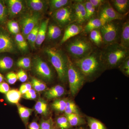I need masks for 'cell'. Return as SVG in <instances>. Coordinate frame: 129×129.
I'll list each match as a JSON object with an SVG mask.
<instances>
[{"instance_id": "obj_42", "label": "cell", "mask_w": 129, "mask_h": 129, "mask_svg": "<svg viewBox=\"0 0 129 129\" xmlns=\"http://www.w3.org/2000/svg\"><path fill=\"white\" fill-rule=\"evenodd\" d=\"M32 85L31 83H24L21 85L19 89V91L21 94H24L28 91L31 89Z\"/></svg>"}, {"instance_id": "obj_39", "label": "cell", "mask_w": 129, "mask_h": 129, "mask_svg": "<svg viewBox=\"0 0 129 129\" xmlns=\"http://www.w3.org/2000/svg\"><path fill=\"white\" fill-rule=\"evenodd\" d=\"M120 70L126 76L129 75V57H128L119 66Z\"/></svg>"}, {"instance_id": "obj_41", "label": "cell", "mask_w": 129, "mask_h": 129, "mask_svg": "<svg viewBox=\"0 0 129 129\" xmlns=\"http://www.w3.org/2000/svg\"><path fill=\"white\" fill-rule=\"evenodd\" d=\"M52 121L51 119L42 121L40 125V129H52Z\"/></svg>"}, {"instance_id": "obj_15", "label": "cell", "mask_w": 129, "mask_h": 129, "mask_svg": "<svg viewBox=\"0 0 129 129\" xmlns=\"http://www.w3.org/2000/svg\"><path fill=\"white\" fill-rule=\"evenodd\" d=\"M98 17L94 16L89 19L83 26V35L88 34L91 31L95 29H99L106 23Z\"/></svg>"}, {"instance_id": "obj_27", "label": "cell", "mask_w": 129, "mask_h": 129, "mask_svg": "<svg viewBox=\"0 0 129 129\" xmlns=\"http://www.w3.org/2000/svg\"><path fill=\"white\" fill-rule=\"evenodd\" d=\"M35 109L36 112L42 115H46L48 112V106L46 102L40 99L38 101L35 106Z\"/></svg>"}, {"instance_id": "obj_18", "label": "cell", "mask_w": 129, "mask_h": 129, "mask_svg": "<svg viewBox=\"0 0 129 129\" xmlns=\"http://www.w3.org/2000/svg\"><path fill=\"white\" fill-rule=\"evenodd\" d=\"M49 22V19H46L42 21L40 25L35 43V45L37 46H40L45 39Z\"/></svg>"}, {"instance_id": "obj_4", "label": "cell", "mask_w": 129, "mask_h": 129, "mask_svg": "<svg viewBox=\"0 0 129 129\" xmlns=\"http://www.w3.org/2000/svg\"><path fill=\"white\" fill-rule=\"evenodd\" d=\"M45 52L56 70L59 79L63 83L66 82L68 79V56L60 48L55 47H48Z\"/></svg>"}, {"instance_id": "obj_30", "label": "cell", "mask_w": 129, "mask_h": 129, "mask_svg": "<svg viewBox=\"0 0 129 129\" xmlns=\"http://www.w3.org/2000/svg\"><path fill=\"white\" fill-rule=\"evenodd\" d=\"M31 84L35 90L38 92L44 91L47 89L45 83L36 78H32Z\"/></svg>"}, {"instance_id": "obj_28", "label": "cell", "mask_w": 129, "mask_h": 129, "mask_svg": "<svg viewBox=\"0 0 129 129\" xmlns=\"http://www.w3.org/2000/svg\"><path fill=\"white\" fill-rule=\"evenodd\" d=\"M19 113L21 118L25 123H27L29 118L33 112L31 109L27 108L21 105L18 106Z\"/></svg>"}, {"instance_id": "obj_46", "label": "cell", "mask_w": 129, "mask_h": 129, "mask_svg": "<svg viewBox=\"0 0 129 129\" xmlns=\"http://www.w3.org/2000/svg\"><path fill=\"white\" fill-rule=\"evenodd\" d=\"M9 86L7 83L2 82L0 83V92L6 94L9 90Z\"/></svg>"}, {"instance_id": "obj_38", "label": "cell", "mask_w": 129, "mask_h": 129, "mask_svg": "<svg viewBox=\"0 0 129 129\" xmlns=\"http://www.w3.org/2000/svg\"><path fill=\"white\" fill-rule=\"evenodd\" d=\"M57 123L59 128L61 129H68L69 128V123L66 117H59L57 119Z\"/></svg>"}, {"instance_id": "obj_33", "label": "cell", "mask_w": 129, "mask_h": 129, "mask_svg": "<svg viewBox=\"0 0 129 129\" xmlns=\"http://www.w3.org/2000/svg\"><path fill=\"white\" fill-rule=\"evenodd\" d=\"M88 122L90 129H107L102 123L94 118H88Z\"/></svg>"}, {"instance_id": "obj_21", "label": "cell", "mask_w": 129, "mask_h": 129, "mask_svg": "<svg viewBox=\"0 0 129 129\" xmlns=\"http://www.w3.org/2000/svg\"><path fill=\"white\" fill-rule=\"evenodd\" d=\"M64 91L65 90L62 86L56 85L47 90L45 93V96L48 99L58 98L62 96Z\"/></svg>"}, {"instance_id": "obj_19", "label": "cell", "mask_w": 129, "mask_h": 129, "mask_svg": "<svg viewBox=\"0 0 129 129\" xmlns=\"http://www.w3.org/2000/svg\"><path fill=\"white\" fill-rule=\"evenodd\" d=\"M120 45L129 49V21L126 20L122 24L120 42Z\"/></svg>"}, {"instance_id": "obj_47", "label": "cell", "mask_w": 129, "mask_h": 129, "mask_svg": "<svg viewBox=\"0 0 129 129\" xmlns=\"http://www.w3.org/2000/svg\"><path fill=\"white\" fill-rule=\"evenodd\" d=\"M29 129H40L39 125L37 122H32L29 125Z\"/></svg>"}, {"instance_id": "obj_23", "label": "cell", "mask_w": 129, "mask_h": 129, "mask_svg": "<svg viewBox=\"0 0 129 129\" xmlns=\"http://www.w3.org/2000/svg\"><path fill=\"white\" fill-rule=\"evenodd\" d=\"M89 34V39L94 45L98 48L103 46L102 37L99 29L92 30Z\"/></svg>"}, {"instance_id": "obj_49", "label": "cell", "mask_w": 129, "mask_h": 129, "mask_svg": "<svg viewBox=\"0 0 129 129\" xmlns=\"http://www.w3.org/2000/svg\"></svg>"}, {"instance_id": "obj_13", "label": "cell", "mask_w": 129, "mask_h": 129, "mask_svg": "<svg viewBox=\"0 0 129 129\" xmlns=\"http://www.w3.org/2000/svg\"><path fill=\"white\" fill-rule=\"evenodd\" d=\"M83 26L76 22L69 24L65 28L64 34L60 41L62 45L68 41L82 33Z\"/></svg>"}, {"instance_id": "obj_37", "label": "cell", "mask_w": 129, "mask_h": 129, "mask_svg": "<svg viewBox=\"0 0 129 129\" xmlns=\"http://www.w3.org/2000/svg\"><path fill=\"white\" fill-rule=\"evenodd\" d=\"M17 64L23 69H28L31 67V60L28 57L22 58L18 61Z\"/></svg>"}, {"instance_id": "obj_36", "label": "cell", "mask_w": 129, "mask_h": 129, "mask_svg": "<svg viewBox=\"0 0 129 129\" xmlns=\"http://www.w3.org/2000/svg\"><path fill=\"white\" fill-rule=\"evenodd\" d=\"M7 26L8 30L12 34L16 35L19 33V25L16 21L13 20L8 21L7 22Z\"/></svg>"}, {"instance_id": "obj_22", "label": "cell", "mask_w": 129, "mask_h": 129, "mask_svg": "<svg viewBox=\"0 0 129 129\" xmlns=\"http://www.w3.org/2000/svg\"><path fill=\"white\" fill-rule=\"evenodd\" d=\"M72 1L69 0H51L48 1V6L50 14L57 10L68 6L72 3Z\"/></svg>"}, {"instance_id": "obj_20", "label": "cell", "mask_w": 129, "mask_h": 129, "mask_svg": "<svg viewBox=\"0 0 129 129\" xmlns=\"http://www.w3.org/2000/svg\"><path fill=\"white\" fill-rule=\"evenodd\" d=\"M61 28L57 24L48 25L46 35L49 40H56L61 37Z\"/></svg>"}, {"instance_id": "obj_26", "label": "cell", "mask_w": 129, "mask_h": 129, "mask_svg": "<svg viewBox=\"0 0 129 129\" xmlns=\"http://www.w3.org/2000/svg\"><path fill=\"white\" fill-rule=\"evenodd\" d=\"M70 125L71 126H76L84 123L82 118L77 114H71L66 115Z\"/></svg>"}, {"instance_id": "obj_48", "label": "cell", "mask_w": 129, "mask_h": 129, "mask_svg": "<svg viewBox=\"0 0 129 129\" xmlns=\"http://www.w3.org/2000/svg\"><path fill=\"white\" fill-rule=\"evenodd\" d=\"M4 80V78L3 76L0 73V83H2Z\"/></svg>"}, {"instance_id": "obj_24", "label": "cell", "mask_w": 129, "mask_h": 129, "mask_svg": "<svg viewBox=\"0 0 129 129\" xmlns=\"http://www.w3.org/2000/svg\"><path fill=\"white\" fill-rule=\"evenodd\" d=\"M8 101L13 104H18L21 97V94L17 89L9 90L6 94Z\"/></svg>"}, {"instance_id": "obj_9", "label": "cell", "mask_w": 129, "mask_h": 129, "mask_svg": "<svg viewBox=\"0 0 129 129\" xmlns=\"http://www.w3.org/2000/svg\"><path fill=\"white\" fill-rule=\"evenodd\" d=\"M97 13V17L106 22L115 20L121 21L125 17L118 13L114 9L109 1H105Z\"/></svg>"}, {"instance_id": "obj_16", "label": "cell", "mask_w": 129, "mask_h": 129, "mask_svg": "<svg viewBox=\"0 0 129 129\" xmlns=\"http://www.w3.org/2000/svg\"><path fill=\"white\" fill-rule=\"evenodd\" d=\"M25 4L30 11L34 12L41 13L45 12L48 7V2L41 0H27Z\"/></svg>"}, {"instance_id": "obj_25", "label": "cell", "mask_w": 129, "mask_h": 129, "mask_svg": "<svg viewBox=\"0 0 129 129\" xmlns=\"http://www.w3.org/2000/svg\"><path fill=\"white\" fill-rule=\"evenodd\" d=\"M13 60L8 56L0 58V70L6 71L11 69L13 65Z\"/></svg>"}, {"instance_id": "obj_45", "label": "cell", "mask_w": 129, "mask_h": 129, "mask_svg": "<svg viewBox=\"0 0 129 129\" xmlns=\"http://www.w3.org/2000/svg\"><path fill=\"white\" fill-rule=\"evenodd\" d=\"M92 6L95 8L96 12L98 11L100 7L103 4L105 1L104 0H89Z\"/></svg>"}, {"instance_id": "obj_5", "label": "cell", "mask_w": 129, "mask_h": 129, "mask_svg": "<svg viewBox=\"0 0 129 129\" xmlns=\"http://www.w3.org/2000/svg\"><path fill=\"white\" fill-rule=\"evenodd\" d=\"M119 20L107 22L100 29L102 37L103 46L119 43L122 29Z\"/></svg>"}, {"instance_id": "obj_7", "label": "cell", "mask_w": 129, "mask_h": 129, "mask_svg": "<svg viewBox=\"0 0 129 129\" xmlns=\"http://www.w3.org/2000/svg\"><path fill=\"white\" fill-rule=\"evenodd\" d=\"M51 15L57 24L61 28H65L69 24L76 22L72 2L68 6L53 12Z\"/></svg>"}, {"instance_id": "obj_43", "label": "cell", "mask_w": 129, "mask_h": 129, "mask_svg": "<svg viewBox=\"0 0 129 129\" xmlns=\"http://www.w3.org/2000/svg\"><path fill=\"white\" fill-rule=\"evenodd\" d=\"M17 74L18 79L21 82H25L27 80V75L23 70L22 69L20 70Z\"/></svg>"}, {"instance_id": "obj_14", "label": "cell", "mask_w": 129, "mask_h": 129, "mask_svg": "<svg viewBox=\"0 0 129 129\" xmlns=\"http://www.w3.org/2000/svg\"><path fill=\"white\" fill-rule=\"evenodd\" d=\"M8 16L11 18L15 17L24 11L25 6L23 2L20 0L6 1Z\"/></svg>"}, {"instance_id": "obj_1", "label": "cell", "mask_w": 129, "mask_h": 129, "mask_svg": "<svg viewBox=\"0 0 129 129\" xmlns=\"http://www.w3.org/2000/svg\"><path fill=\"white\" fill-rule=\"evenodd\" d=\"M72 61L85 79L97 76L106 67L102 57L101 50L97 47L88 56Z\"/></svg>"}, {"instance_id": "obj_17", "label": "cell", "mask_w": 129, "mask_h": 129, "mask_svg": "<svg viewBox=\"0 0 129 129\" xmlns=\"http://www.w3.org/2000/svg\"><path fill=\"white\" fill-rule=\"evenodd\" d=\"M114 9L118 13L125 16L129 12V0H112L109 1Z\"/></svg>"}, {"instance_id": "obj_10", "label": "cell", "mask_w": 129, "mask_h": 129, "mask_svg": "<svg viewBox=\"0 0 129 129\" xmlns=\"http://www.w3.org/2000/svg\"><path fill=\"white\" fill-rule=\"evenodd\" d=\"M33 69L35 73L44 80L50 81L53 78V73L50 68L46 62L39 57L34 58Z\"/></svg>"}, {"instance_id": "obj_8", "label": "cell", "mask_w": 129, "mask_h": 129, "mask_svg": "<svg viewBox=\"0 0 129 129\" xmlns=\"http://www.w3.org/2000/svg\"><path fill=\"white\" fill-rule=\"evenodd\" d=\"M41 17V13L32 12L24 14L21 18L19 24L23 36L26 38L28 34L39 24Z\"/></svg>"}, {"instance_id": "obj_3", "label": "cell", "mask_w": 129, "mask_h": 129, "mask_svg": "<svg viewBox=\"0 0 129 129\" xmlns=\"http://www.w3.org/2000/svg\"><path fill=\"white\" fill-rule=\"evenodd\" d=\"M101 50L102 57L106 67H119L129 57V49L123 47L119 43L106 46Z\"/></svg>"}, {"instance_id": "obj_34", "label": "cell", "mask_w": 129, "mask_h": 129, "mask_svg": "<svg viewBox=\"0 0 129 129\" xmlns=\"http://www.w3.org/2000/svg\"><path fill=\"white\" fill-rule=\"evenodd\" d=\"M64 112L66 115L71 114H78V110L76 105L74 103L70 101L67 102Z\"/></svg>"}, {"instance_id": "obj_11", "label": "cell", "mask_w": 129, "mask_h": 129, "mask_svg": "<svg viewBox=\"0 0 129 129\" xmlns=\"http://www.w3.org/2000/svg\"><path fill=\"white\" fill-rule=\"evenodd\" d=\"M16 51L15 44L9 34L5 30L0 29V53H13Z\"/></svg>"}, {"instance_id": "obj_44", "label": "cell", "mask_w": 129, "mask_h": 129, "mask_svg": "<svg viewBox=\"0 0 129 129\" xmlns=\"http://www.w3.org/2000/svg\"><path fill=\"white\" fill-rule=\"evenodd\" d=\"M23 97L26 99H34L37 97L36 92L34 89H31L24 94Z\"/></svg>"}, {"instance_id": "obj_40", "label": "cell", "mask_w": 129, "mask_h": 129, "mask_svg": "<svg viewBox=\"0 0 129 129\" xmlns=\"http://www.w3.org/2000/svg\"><path fill=\"white\" fill-rule=\"evenodd\" d=\"M8 82L10 84H13L16 83L18 79L17 74L13 72L8 73L6 75Z\"/></svg>"}, {"instance_id": "obj_35", "label": "cell", "mask_w": 129, "mask_h": 129, "mask_svg": "<svg viewBox=\"0 0 129 129\" xmlns=\"http://www.w3.org/2000/svg\"><path fill=\"white\" fill-rule=\"evenodd\" d=\"M67 102L64 99H57L55 100L52 103V108L56 111L58 112H64L66 107Z\"/></svg>"}, {"instance_id": "obj_29", "label": "cell", "mask_w": 129, "mask_h": 129, "mask_svg": "<svg viewBox=\"0 0 129 129\" xmlns=\"http://www.w3.org/2000/svg\"><path fill=\"white\" fill-rule=\"evenodd\" d=\"M16 43L19 49L22 51H25L27 50L28 44L22 35L17 34L15 38Z\"/></svg>"}, {"instance_id": "obj_2", "label": "cell", "mask_w": 129, "mask_h": 129, "mask_svg": "<svg viewBox=\"0 0 129 129\" xmlns=\"http://www.w3.org/2000/svg\"><path fill=\"white\" fill-rule=\"evenodd\" d=\"M68 41L66 50L68 54V56L72 60L83 58L88 56L96 48L84 35H79Z\"/></svg>"}, {"instance_id": "obj_12", "label": "cell", "mask_w": 129, "mask_h": 129, "mask_svg": "<svg viewBox=\"0 0 129 129\" xmlns=\"http://www.w3.org/2000/svg\"><path fill=\"white\" fill-rule=\"evenodd\" d=\"M72 4L76 18V23L84 26L87 22L86 12L84 4V1H72Z\"/></svg>"}, {"instance_id": "obj_31", "label": "cell", "mask_w": 129, "mask_h": 129, "mask_svg": "<svg viewBox=\"0 0 129 129\" xmlns=\"http://www.w3.org/2000/svg\"><path fill=\"white\" fill-rule=\"evenodd\" d=\"M84 4L86 12V19L87 22L89 19L94 16L96 10L89 1V0L84 1Z\"/></svg>"}, {"instance_id": "obj_6", "label": "cell", "mask_w": 129, "mask_h": 129, "mask_svg": "<svg viewBox=\"0 0 129 129\" xmlns=\"http://www.w3.org/2000/svg\"><path fill=\"white\" fill-rule=\"evenodd\" d=\"M68 79L70 92L73 96L77 94L85 80L84 76L73 63L69 57L68 59Z\"/></svg>"}, {"instance_id": "obj_32", "label": "cell", "mask_w": 129, "mask_h": 129, "mask_svg": "<svg viewBox=\"0 0 129 129\" xmlns=\"http://www.w3.org/2000/svg\"><path fill=\"white\" fill-rule=\"evenodd\" d=\"M4 2L0 1V23L5 24L8 16L7 7Z\"/></svg>"}]
</instances>
